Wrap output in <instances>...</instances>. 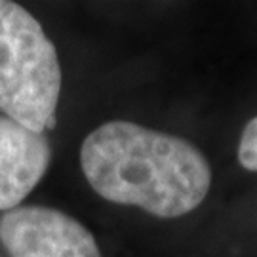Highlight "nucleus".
I'll list each match as a JSON object with an SVG mask.
<instances>
[{"label": "nucleus", "mask_w": 257, "mask_h": 257, "mask_svg": "<svg viewBox=\"0 0 257 257\" xmlns=\"http://www.w3.org/2000/svg\"><path fill=\"white\" fill-rule=\"evenodd\" d=\"M0 242L10 257H101L80 221L46 206H21L0 217Z\"/></svg>", "instance_id": "nucleus-3"}, {"label": "nucleus", "mask_w": 257, "mask_h": 257, "mask_svg": "<svg viewBox=\"0 0 257 257\" xmlns=\"http://www.w3.org/2000/svg\"><path fill=\"white\" fill-rule=\"evenodd\" d=\"M52 147L44 134L0 114V210H14L46 174Z\"/></svg>", "instance_id": "nucleus-4"}, {"label": "nucleus", "mask_w": 257, "mask_h": 257, "mask_svg": "<svg viewBox=\"0 0 257 257\" xmlns=\"http://www.w3.org/2000/svg\"><path fill=\"white\" fill-rule=\"evenodd\" d=\"M61 65L54 42L23 6L0 0V112L44 134L55 128Z\"/></svg>", "instance_id": "nucleus-2"}, {"label": "nucleus", "mask_w": 257, "mask_h": 257, "mask_svg": "<svg viewBox=\"0 0 257 257\" xmlns=\"http://www.w3.org/2000/svg\"><path fill=\"white\" fill-rule=\"evenodd\" d=\"M86 181L101 198L156 217H181L208 196L211 168L185 139L128 120L95 128L80 147Z\"/></svg>", "instance_id": "nucleus-1"}, {"label": "nucleus", "mask_w": 257, "mask_h": 257, "mask_svg": "<svg viewBox=\"0 0 257 257\" xmlns=\"http://www.w3.org/2000/svg\"><path fill=\"white\" fill-rule=\"evenodd\" d=\"M238 162L249 172H257V116L249 120L240 136Z\"/></svg>", "instance_id": "nucleus-5"}]
</instances>
